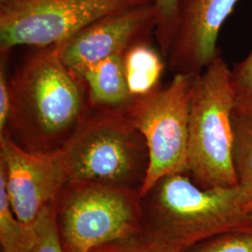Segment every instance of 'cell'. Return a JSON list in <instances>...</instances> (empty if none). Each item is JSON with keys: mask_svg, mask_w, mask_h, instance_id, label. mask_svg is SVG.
<instances>
[{"mask_svg": "<svg viewBox=\"0 0 252 252\" xmlns=\"http://www.w3.org/2000/svg\"><path fill=\"white\" fill-rule=\"evenodd\" d=\"M12 109L5 130L32 153L60 150L89 109L84 85L63 64L59 45L42 48L9 79Z\"/></svg>", "mask_w": 252, "mask_h": 252, "instance_id": "1", "label": "cell"}, {"mask_svg": "<svg viewBox=\"0 0 252 252\" xmlns=\"http://www.w3.org/2000/svg\"><path fill=\"white\" fill-rule=\"evenodd\" d=\"M141 205L139 236L174 252L252 228V213L238 185L203 189L185 174L162 178L141 197Z\"/></svg>", "mask_w": 252, "mask_h": 252, "instance_id": "2", "label": "cell"}, {"mask_svg": "<svg viewBox=\"0 0 252 252\" xmlns=\"http://www.w3.org/2000/svg\"><path fill=\"white\" fill-rule=\"evenodd\" d=\"M231 68L219 55L196 76L189 106L188 173L203 189L237 185Z\"/></svg>", "mask_w": 252, "mask_h": 252, "instance_id": "3", "label": "cell"}, {"mask_svg": "<svg viewBox=\"0 0 252 252\" xmlns=\"http://www.w3.org/2000/svg\"><path fill=\"white\" fill-rule=\"evenodd\" d=\"M95 108L61 148L68 179L139 190L149 165L144 136L121 108Z\"/></svg>", "mask_w": 252, "mask_h": 252, "instance_id": "4", "label": "cell"}, {"mask_svg": "<svg viewBox=\"0 0 252 252\" xmlns=\"http://www.w3.org/2000/svg\"><path fill=\"white\" fill-rule=\"evenodd\" d=\"M63 252H91L140 234L138 189L94 181L69 180L55 199Z\"/></svg>", "mask_w": 252, "mask_h": 252, "instance_id": "5", "label": "cell"}, {"mask_svg": "<svg viewBox=\"0 0 252 252\" xmlns=\"http://www.w3.org/2000/svg\"><path fill=\"white\" fill-rule=\"evenodd\" d=\"M196 76L175 73L166 87L121 108L148 146L149 165L139 189L141 197L162 178L188 173L189 106Z\"/></svg>", "mask_w": 252, "mask_h": 252, "instance_id": "6", "label": "cell"}, {"mask_svg": "<svg viewBox=\"0 0 252 252\" xmlns=\"http://www.w3.org/2000/svg\"><path fill=\"white\" fill-rule=\"evenodd\" d=\"M153 0H6L0 3V51L61 44L108 16Z\"/></svg>", "mask_w": 252, "mask_h": 252, "instance_id": "7", "label": "cell"}, {"mask_svg": "<svg viewBox=\"0 0 252 252\" xmlns=\"http://www.w3.org/2000/svg\"><path fill=\"white\" fill-rule=\"evenodd\" d=\"M0 163L7 174L11 207L20 220L32 224L55 201L69 180L62 150L32 153L15 142L7 130L0 133Z\"/></svg>", "mask_w": 252, "mask_h": 252, "instance_id": "8", "label": "cell"}, {"mask_svg": "<svg viewBox=\"0 0 252 252\" xmlns=\"http://www.w3.org/2000/svg\"><path fill=\"white\" fill-rule=\"evenodd\" d=\"M156 27L153 4L142 5L102 19L61 44L63 64L81 81L94 63L115 54H124L135 44L154 35Z\"/></svg>", "mask_w": 252, "mask_h": 252, "instance_id": "9", "label": "cell"}, {"mask_svg": "<svg viewBox=\"0 0 252 252\" xmlns=\"http://www.w3.org/2000/svg\"><path fill=\"white\" fill-rule=\"evenodd\" d=\"M239 0H180L179 26L166 62L175 73L198 75L220 55L218 39Z\"/></svg>", "mask_w": 252, "mask_h": 252, "instance_id": "10", "label": "cell"}, {"mask_svg": "<svg viewBox=\"0 0 252 252\" xmlns=\"http://www.w3.org/2000/svg\"><path fill=\"white\" fill-rule=\"evenodd\" d=\"M91 107L122 108L133 98L128 89L124 54H115L94 63L82 76Z\"/></svg>", "mask_w": 252, "mask_h": 252, "instance_id": "11", "label": "cell"}, {"mask_svg": "<svg viewBox=\"0 0 252 252\" xmlns=\"http://www.w3.org/2000/svg\"><path fill=\"white\" fill-rule=\"evenodd\" d=\"M162 55L143 42L130 47L124 54L126 81L133 99L158 88L164 69Z\"/></svg>", "mask_w": 252, "mask_h": 252, "instance_id": "12", "label": "cell"}, {"mask_svg": "<svg viewBox=\"0 0 252 252\" xmlns=\"http://www.w3.org/2000/svg\"><path fill=\"white\" fill-rule=\"evenodd\" d=\"M35 221L27 224L15 215L7 189V174L0 163V243L2 252H31L37 242Z\"/></svg>", "mask_w": 252, "mask_h": 252, "instance_id": "13", "label": "cell"}, {"mask_svg": "<svg viewBox=\"0 0 252 252\" xmlns=\"http://www.w3.org/2000/svg\"><path fill=\"white\" fill-rule=\"evenodd\" d=\"M234 163L237 185L252 213V111L234 110Z\"/></svg>", "mask_w": 252, "mask_h": 252, "instance_id": "14", "label": "cell"}, {"mask_svg": "<svg viewBox=\"0 0 252 252\" xmlns=\"http://www.w3.org/2000/svg\"><path fill=\"white\" fill-rule=\"evenodd\" d=\"M180 0H153L156 27L154 36L163 58L170 51L179 26Z\"/></svg>", "mask_w": 252, "mask_h": 252, "instance_id": "15", "label": "cell"}, {"mask_svg": "<svg viewBox=\"0 0 252 252\" xmlns=\"http://www.w3.org/2000/svg\"><path fill=\"white\" fill-rule=\"evenodd\" d=\"M231 81L234 89V110L252 111V49L245 58L231 67Z\"/></svg>", "mask_w": 252, "mask_h": 252, "instance_id": "16", "label": "cell"}, {"mask_svg": "<svg viewBox=\"0 0 252 252\" xmlns=\"http://www.w3.org/2000/svg\"><path fill=\"white\" fill-rule=\"evenodd\" d=\"M185 252H252V228L217 235Z\"/></svg>", "mask_w": 252, "mask_h": 252, "instance_id": "17", "label": "cell"}, {"mask_svg": "<svg viewBox=\"0 0 252 252\" xmlns=\"http://www.w3.org/2000/svg\"><path fill=\"white\" fill-rule=\"evenodd\" d=\"M37 242L31 252H63L55 218V201L46 206L35 220Z\"/></svg>", "mask_w": 252, "mask_h": 252, "instance_id": "18", "label": "cell"}, {"mask_svg": "<svg viewBox=\"0 0 252 252\" xmlns=\"http://www.w3.org/2000/svg\"><path fill=\"white\" fill-rule=\"evenodd\" d=\"M91 252H174L156 247L142 239L139 234L122 241L105 244Z\"/></svg>", "mask_w": 252, "mask_h": 252, "instance_id": "19", "label": "cell"}, {"mask_svg": "<svg viewBox=\"0 0 252 252\" xmlns=\"http://www.w3.org/2000/svg\"><path fill=\"white\" fill-rule=\"evenodd\" d=\"M6 58L1 57L0 67V133L9 125L12 109V96L9 86V79L6 71Z\"/></svg>", "mask_w": 252, "mask_h": 252, "instance_id": "20", "label": "cell"}, {"mask_svg": "<svg viewBox=\"0 0 252 252\" xmlns=\"http://www.w3.org/2000/svg\"><path fill=\"white\" fill-rule=\"evenodd\" d=\"M4 1H6V0H0V3H2V2H4Z\"/></svg>", "mask_w": 252, "mask_h": 252, "instance_id": "21", "label": "cell"}]
</instances>
